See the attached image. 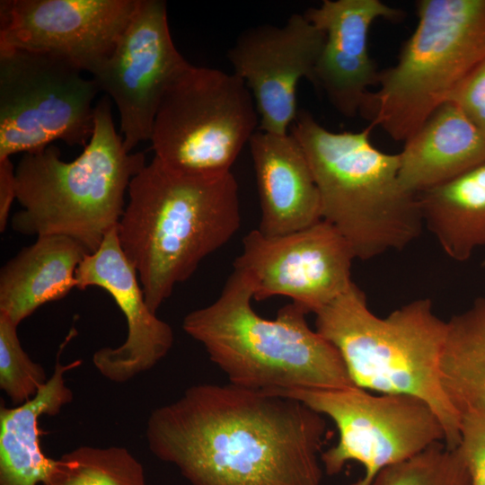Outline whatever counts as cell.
Instances as JSON below:
<instances>
[{"label": "cell", "mask_w": 485, "mask_h": 485, "mask_svg": "<svg viewBox=\"0 0 485 485\" xmlns=\"http://www.w3.org/2000/svg\"><path fill=\"white\" fill-rule=\"evenodd\" d=\"M16 198L15 169L10 158L0 160V231L6 228L10 209Z\"/></svg>", "instance_id": "cell-28"}, {"label": "cell", "mask_w": 485, "mask_h": 485, "mask_svg": "<svg viewBox=\"0 0 485 485\" xmlns=\"http://www.w3.org/2000/svg\"><path fill=\"white\" fill-rule=\"evenodd\" d=\"M137 5V0H2L0 48L51 54L92 75Z\"/></svg>", "instance_id": "cell-13"}, {"label": "cell", "mask_w": 485, "mask_h": 485, "mask_svg": "<svg viewBox=\"0 0 485 485\" xmlns=\"http://www.w3.org/2000/svg\"><path fill=\"white\" fill-rule=\"evenodd\" d=\"M145 166L143 153L126 149L105 95L95 104L89 143L74 161H63L55 146L21 158L15 185L22 208L13 216L12 226L25 235L67 236L91 254L118 226L125 192Z\"/></svg>", "instance_id": "cell-4"}, {"label": "cell", "mask_w": 485, "mask_h": 485, "mask_svg": "<svg viewBox=\"0 0 485 485\" xmlns=\"http://www.w3.org/2000/svg\"><path fill=\"white\" fill-rule=\"evenodd\" d=\"M372 485H471L461 448L436 442L416 455L384 468Z\"/></svg>", "instance_id": "cell-24"}, {"label": "cell", "mask_w": 485, "mask_h": 485, "mask_svg": "<svg viewBox=\"0 0 485 485\" xmlns=\"http://www.w3.org/2000/svg\"><path fill=\"white\" fill-rule=\"evenodd\" d=\"M315 314L317 332L339 350L357 387L426 401L443 426L445 445H460L461 417L441 378L447 322L435 313L429 298L413 300L381 318L353 283Z\"/></svg>", "instance_id": "cell-5"}, {"label": "cell", "mask_w": 485, "mask_h": 485, "mask_svg": "<svg viewBox=\"0 0 485 485\" xmlns=\"http://www.w3.org/2000/svg\"><path fill=\"white\" fill-rule=\"evenodd\" d=\"M83 72L51 54L0 48V160L55 140L87 145L99 89Z\"/></svg>", "instance_id": "cell-9"}, {"label": "cell", "mask_w": 485, "mask_h": 485, "mask_svg": "<svg viewBox=\"0 0 485 485\" xmlns=\"http://www.w3.org/2000/svg\"><path fill=\"white\" fill-rule=\"evenodd\" d=\"M304 14L325 33L313 85L340 114L355 117L379 81L368 50L370 28L380 18L401 20L402 11L381 0H323Z\"/></svg>", "instance_id": "cell-16"}, {"label": "cell", "mask_w": 485, "mask_h": 485, "mask_svg": "<svg viewBox=\"0 0 485 485\" xmlns=\"http://www.w3.org/2000/svg\"><path fill=\"white\" fill-rule=\"evenodd\" d=\"M471 485H485V415L461 418V443Z\"/></svg>", "instance_id": "cell-26"}, {"label": "cell", "mask_w": 485, "mask_h": 485, "mask_svg": "<svg viewBox=\"0 0 485 485\" xmlns=\"http://www.w3.org/2000/svg\"><path fill=\"white\" fill-rule=\"evenodd\" d=\"M252 299L251 278L234 268L219 296L182 322L229 384L263 392L357 386L339 350L310 328L304 307L292 302L269 320Z\"/></svg>", "instance_id": "cell-3"}, {"label": "cell", "mask_w": 485, "mask_h": 485, "mask_svg": "<svg viewBox=\"0 0 485 485\" xmlns=\"http://www.w3.org/2000/svg\"><path fill=\"white\" fill-rule=\"evenodd\" d=\"M43 485H146L141 463L125 447L79 446L55 461Z\"/></svg>", "instance_id": "cell-23"}, {"label": "cell", "mask_w": 485, "mask_h": 485, "mask_svg": "<svg viewBox=\"0 0 485 485\" xmlns=\"http://www.w3.org/2000/svg\"><path fill=\"white\" fill-rule=\"evenodd\" d=\"M482 266L485 267V260L482 261Z\"/></svg>", "instance_id": "cell-29"}, {"label": "cell", "mask_w": 485, "mask_h": 485, "mask_svg": "<svg viewBox=\"0 0 485 485\" xmlns=\"http://www.w3.org/2000/svg\"><path fill=\"white\" fill-rule=\"evenodd\" d=\"M326 436L302 401L232 384L188 388L146 428L152 454L192 485H322Z\"/></svg>", "instance_id": "cell-1"}, {"label": "cell", "mask_w": 485, "mask_h": 485, "mask_svg": "<svg viewBox=\"0 0 485 485\" xmlns=\"http://www.w3.org/2000/svg\"><path fill=\"white\" fill-rule=\"evenodd\" d=\"M449 102L485 136V61L461 84Z\"/></svg>", "instance_id": "cell-27"}, {"label": "cell", "mask_w": 485, "mask_h": 485, "mask_svg": "<svg viewBox=\"0 0 485 485\" xmlns=\"http://www.w3.org/2000/svg\"><path fill=\"white\" fill-rule=\"evenodd\" d=\"M17 325L0 315V387L14 404L32 399L48 378L23 350Z\"/></svg>", "instance_id": "cell-25"}, {"label": "cell", "mask_w": 485, "mask_h": 485, "mask_svg": "<svg viewBox=\"0 0 485 485\" xmlns=\"http://www.w3.org/2000/svg\"><path fill=\"white\" fill-rule=\"evenodd\" d=\"M61 351L51 376L32 399L15 408L1 404L0 485H43L53 468L56 460L41 450L40 418L55 416L71 402L73 392L66 384L65 374L81 363L63 365Z\"/></svg>", "instance_id": "cell-20"}, {"label": "cell", "mask_w": 485, "mask_h": 485, "mask_svg": "<svg viewBox=\"0 0 485 485\" xmlns=\"http://www.w3.org/2000/svg\"><path fill=\"white\" fill-rule=\"evenodd\" d=\"M254 99L234 73L191 66L168 89L154 122L152 148L173 170L221 175L258 130Z\"/></svg>", "instance_id": "cell-8"}, {"label": "cell", "mask_w": 485, "mask_h": 485, "mask_svg": "<svg viewBox=\"0 0 485 485\" xmlns=\"http://www.w3.org/2000/svg\"><path fill=\"white\" fill-rule=\"evenodd\" d=\"M325 33L304 13H294L286 24L251 27L227 52L234 73L254 99L258 129L288 134L298 109L296 86L302 78L314 84V72Z\"/></svg>", "instance_id": "cell-14"}, {"label": "cell", "mask_w": 485, "mask_h": 485, "mask_svg": "<svg viewBox=\"0 0 485 485\" xmlns=\"http://www.w3.org/2000/svg\"><path fill=\"white\" fill-rule=\"evenodd\" d=\"M354 260L346 239L322 219L278 236L251 230L243 237L234 268L251 278L253 299L283 295L315 313L353 285Z\"/></svg>", "instance_id": "cell-12"}, {"label": "cell", "mask_w": 485, "mask_h": 485, "mask_svg": "<svg viewBox=\"0 0 485 485\" xmlns=\"http://www.w3.org/2000/svg\"><path fill=\"white\" fill-rule=\"evenodd\" d=\"M248 144L260 198L257 230L265 236H278L322 220L319 191L295 137L258 129Z\"/></svg>", "instance_id": "cell-17"}, {"label": "cell", "mask_w": 485, "mask_h": 485, "mask_svg": "<svg viewBox=\"0 0 485 485\" xmlns=\"http://www.w3.org/2000/svg\"><path fill=\"white\" fill-rule=\"evenodd\" d=\"M128 191L118 237L149 309L156 313L174 287L239 230L238 185L231 172L186 173L154 157L133 177Z\"/></svg>", "instance_id": "cell-2"}, {"label": "cell", "mask_w": 485, "mask_h": 485, "mask_svg": "<svg viewBox=\"0 0 485 485\" xmlns=\"http://www.w3.org/2000/svg\"><path fill=\"white\" fill-rule=\"evenodd\" d=\"M266 392L296 399L331 419L339 441L322 452L321 462L331 476L349 461L360 463L365 475L352 485H372L384 468L445 441L436 413L426 401L411 395H375L357 386Z\"/></svg>", "instance_id": "cell-10"}, {"label": "cell", "mask_w": 485, "mask_h": 485, "mask_svg": "<svg viewBox=\"0 0 485 485\" xmlns=\"http://www.w3.org/2000/svg\"><path fill=\"white\" fill-rule=\"evenodd\" d=\"M399 178L418 195L485 162V136L453 102L420 126L399 153Z\"/></svg>", "instance_id": "cell-18"}, {"label": "cell", "mask_w": 485, "mask_h": 485, "mask_svg": "<svg viewBox=\"0 0 485 485\" xmlns=\"http://www.w3.org/2000/svg\"><path fill=\"white\" fill-rule=\"evenodd\" d=\"M446 322L440 366L444 390L461 418L485 415V297Z\"/></svg>", "instance_id": "cell-22"}, {"label": "cell", "mask_w": 485, "mask_h": 485, "mask_svg": "<svg viewBox=\"0 0 485 485\" xmlns=\"http://www.w3.org/2000/svg\"><path fill=\"white\" fill-rule=\"evenodd\" d=\"M371 129L333 132L304 110L290 127L313 172L322 219L362 260L401 251L423 227L418 195L406 190L399 178V154L377 149Z\"/></svg>", "instance_id": "cell-6"}, {"label": "cell", "mask_w": 485, "mask_h": 485, "mask_svg": "<svg viewBox=\"0 0 485 485\" xmlns=\"http://www.w3.org/2000/svg\"><path fill=\"white\" fill-rule=\"evenodd\" d=\"M190 66L172 41L166 2L137 0L113 51L92 74L99 91L117 106L128 152L151 140L166 92Z\"/></svg>", "instance_id": "cell-11"}, {"label": "cell", "mask_w": 485, "mask_h": 485, "mask_svg": "<svg viewBox=\"0 0 485 485\" xmlns=\"http://www.w3.org/2000/svg\"><path fill=\"white\" fill-rule=\"evenodd\" d=\"M87 251L64 235L39 236L0 272V315L20 322L46 303L76 287L75 272Z\"/></svg>", "instance_id": "cell-19"}, {"label": "cell", "mask_w": 485, "mask_h": 485, "mask_svg": "<svg viewBox=\"0 0 485 485\" xmlns=\"http://www.w3.org/2000/svg\"><path fill=\"white\" fill-rule=\"evenodd\" d=\"M423 224L444 252L467 260L485 246V162L418 194Z\"/></svg>", "instance_id": "cell-21"}, {"label": "cell", "mask_w": 485, "mask_h": 485, "mask_svg": "<svg viewBox=\"0 0 485 485\" xmlns=\"http://www.w3.org/2000/svg\"><path fill=\"white\" fill-rule=\"evenodd\" d=\"M75 279L80 290L88 287L104 289L126 318L124 343L100 348L93 356L101 375L125 383L153 368L168 354L173 344L172 330L149 309L137 272L121 249L117 227L106 234L97 251L84 257Z\"/></svg>", "instance_id": "cell-15"}, {"label": "cell", "mask_w": 485, "mask_h": 485, "mask_svg": "<svg viewBox=\"0 0 485 485\" xmlns=\"http://www.w3.org/2000/svg\"><path fill=\"white\" fill-rule=\"evenodd\" d=\"M417 25L359 114L405 142L485 61V0H419Z\"/></svg>", "instance_id": "cell-7"}]
</instances>
